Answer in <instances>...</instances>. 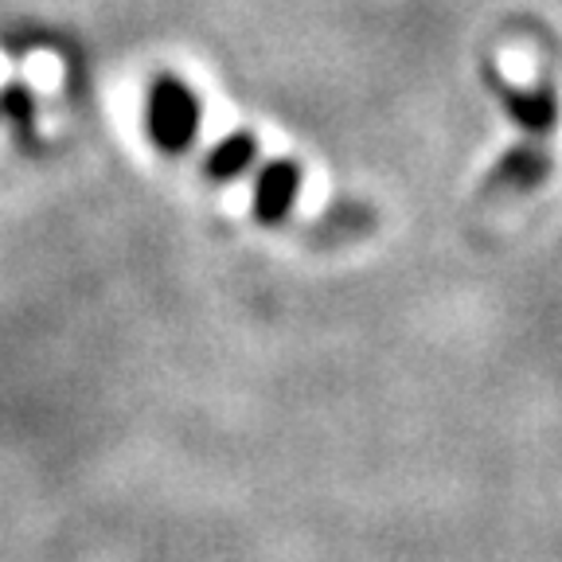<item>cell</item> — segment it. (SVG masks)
Wrapping results in <instances>:
<instances>
[{
    "instance_id": "1",
    "label": "cell",
    "mask_w": 562,
    "mask_h": 562,
    "mask_svg": "<svg viewBox=\"0 0 562 562\" xmlns=\"http://www.w3.org/2000/svg\"><path fill=\"white\" fill-rule=\"evenodd\" d=\"M200 133V102L172 75H160L149 90V137L165 153H184Z\"/></svg>"
},
{
    "instance_id": "5",
    "label": "cell",
    "mask_w": 562,
    "mask_h": 562,
    "mask_svg": "<svg viewBox=\"0 0 562 562\" xmlns=\"http://www.w3.org/2000/svg\"><path fill=\"white\" fill-rule=\"evenodd\" d=\"M258 157V140L250 133H231L227 140H220L215 149L207 153V176L211 180H235L238 172L255 165Z\"/></svg>"
},
{
    "instance_id": "3",
    "label": "cell",
    "mask_w": 562,
    "mask_h": 562,
    "mask_svg": "<svg viewBox=\"0 0 562 562\" xmlns=\"http://www.w3.org/2000/svg\"><path fill=\"white\" fill-rule=\"evenodd\" d=\"M504 90V105H508V114L524 125L527 133H551L554 117H559V102L547 87L539 90H512V87H501Z\"/></svg>"
},
{
    "instance_id": "4",
    "label": "cell",
    "mask_w": 562,
    "mask_h": 562,
    "mask_svg": "<svg viewBox=\"0 0 562 562\" xmlns=\"http://www.w3.org/2000/svg\"><path fill=\"white\" fill-rule=\"evenodd\" d=\"M547 172H551V160H547V153L536 149V145H519V149H512L508 157L496 165V172H492V184L519 188V192H527V188H536Z\"/></svg>"
},
{
    "instance_id": "2",
    "label": "cell",
    "mask_w": 562,
    "mask_h": 562,
    "mask_svg": "<svg viewBox=\"0 0 562 562\" xmlns=\"http://www.w3.org/2000/svg\"><path fill=\"white\" fill-rule=\"evenodd\" d=\"M301 192V168L293 160H273L262 176H258V188H255V220L273 227L290 215L293 200Z\"/></svg>"
}]
</instances>
